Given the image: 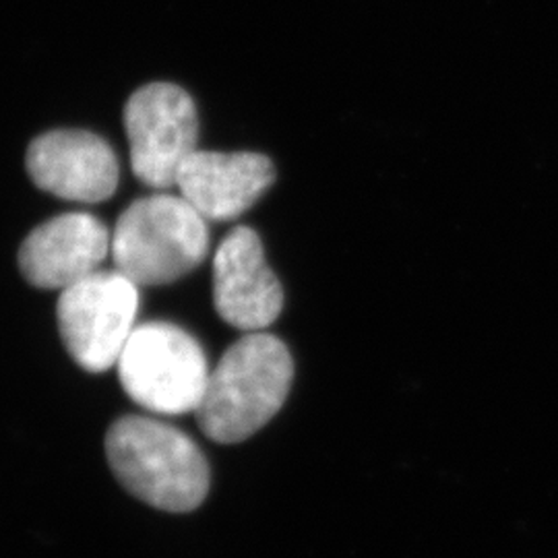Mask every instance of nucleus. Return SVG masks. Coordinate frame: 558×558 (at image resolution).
Wrapping results in <instances>:
<instances>
[{
  "label": "nucleus",
  "mask_w": 558,
  "mask_h": 558,
  "mask_svg": "<svg viewBox=\"0 0 558 558\" xmlns=\"http://www.w3.org/2000/svg\"><path fill=\"white\" fill-rule=\"evenodd\" d=\"M294 379V362L276 336L255 331L234 341L211 368L195 412L201 430L232 445L253 437L281 410Z\"/></svg>",
  "instance_id": "nucleus-1"
},
{
  "label": "nucleus",
  "mask_w": 558,
  "mask_h": 558,
  "mask_svg": "<svg viewBox=\"0 0 558 558\" xmlns=\"http://www.w3.org/2000/svg\"><path fill=\"white\" fill-rule=\"evenodd\" d=\"M106 458L133 497L161 511H193L209 493V463L197 442L160 420H117L106 435Z\"/></svg>",
  "instance_id": "nucleus-2"
},
{
  "label": "nucleus",
  "mask_w": 558,
  "mask_h": 558,
  "mask_svg": "<svg viewBox=\"0 0 558 558\" xmlns=\"http://www.w3.org/2000/svg\"><path fill=\"white\" fill-rule=\"evenodd\" d=\"M209 253L207 220L182 195L158 191L131 203L112 230V259L137 286H166Z\"/></svg>",
  "instance_id": "nucleus-3"
},
{
  "label": "nucleus",
  "mask_w": 558,
  "mask_h": 558,
  "mask_svg": "<svg viewBox=\"0 0 558 558\" xmlns=\"http://www.w3.org/2000/svg\"><path fill=\"white\" fill-rule=\"evenodd\" d=\"M117 368L124 393L161 416L195 414L211 373L199 341L166 320L137 325Z\"/></svg>",
  "instance_id": "nucleus-4"
},
{
  "label": "nucleus",
  "mask_w": 558,
  "mask_h": 558,
  "mask_svg": "<svg viewBox=\"0 0 558 558\" xmlns=\"http://www.w3.org/2000/svg\"><path fill=\"white\" fill-rule=\"evenodd\" d=\"M140 286L119 269L96 271L60 292L57 315L62 343L87 373L117 366L137 327Z\"/></svg>",
  "instance_id": "nucleus-5"
},
{
  "label": "nucleus",
  "mask_w": 558,
  "mask_h": 558,
  "mask_svg": "<svg viewBox=\"0 0 558 558\" xmlns=\"http://www.w3.org/2000/svg\"><path fill=\"white\" fill-rule=\"evenodd\" d=\"M133 174L156 191L177 186L180 168L199 147L195 100L177 83H149L124 106Z\"/></svg>",
  "instance_id": "nucleus-6"
},
{
  "label": "nucleus",
  "mask_w": 558,
  "mask_h": 558,
  "mask_svg": "<svg viewBox=\"0 0 558 558\" xmlns=\"http://www.w3.org/2000/svg\"><path fill=\"white\" fill-rule=\"evenodd\" d=\"M25 163L36 186L59 199L101 203L119 189L120 163L112 145L89 131L44 133L29 143Z\"/></svg>",
  "instance_id": "nucleus-7"
},
{
  "label": "nucleus",
  "mask_w": 558,
  "mask_h": 558,
  "mask_svg": "<svg viewBox=\"0 0 558 558\" xmlns=\"http://www.w3.org/2000/svg\"><path fill=\"white\" fill-rule=\"evenodd\" d=\"M214 304L221 319L255 333L274 325L283 308V290L269 269L259 234L234 228L214 257Z\"/></svg>",
  "instance_id": "nucleus-8"
},
{
  "label": "nucleus",
  "mask_w": 558,
  "mask_h": 558,
  "mask_svg": "<svg viewBox=\"0 0 558 558\" xmlns=\"http://www.w3.org/2000/svg\"><path fill=\"white\" fill-rule=\"evenodd\" d=\"M112 232L92 214H62L29 232L20 248L23 278L41 290H66L98 271Z\"/></svg>",
  "instance_id": "nucleus-9"
},
{
  "label": "nucleus",
  "mask_w": 558,
  "mask_h": 558,
  "mask_svg": "<svg viewBox=\"0 0 558 558\" xmlns=\"http://www.w3.org/2000/svg\"><path fill=\"white\" fill-rule=\"evenodd\" d=\"M276 168L255 151L197 149L182 163L177 189L207 221L236 220L274 184Z\"/></svg>",
  "instance_id": "nucleus-10"
}]
</instances>
